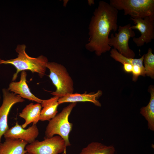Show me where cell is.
Listing matches in <instances>:
<instances>
[{
  "label": "cell",
  "mask_w": 154,
  "mask_h": 154,
  "mask_svg": "<svg viewBox=\"0 0 154 154\" xmlns=\"http://www.w3.org/2000/svg\"><path fill=\"white\" fill-rule=\"evenodd\" d=\"M118 10L109 3L100 1L98 7L93 12L89 25L88 42L85 45L86 49L94 52L98 56L109 51V35L112 31H116Z\"/></svg>",
  "instance_id": "6da1fadb"
},
{
  "label": "cell",
  "mask_w": 154,
  "mask_h": 154,
  "mask_svg": "<svg viewBox=\"0 0 154 154\" xmlns=\"http://www.w3.org/2000/svg\"><path fill=\"white\" fill-rule=\"evenodd\" d=\"M26 48L25 44L18 45L16 49L18 54L17 58L7 60L0 59V64H11L16 68V71L13 75L12 81L16 80L19 72L26 70L37 73L41 78L45 74L48 62L47 58L42 55L37 58L31 57L26 52Z\"/></svg>",
  "instance_id": "7a4b0ae2"
},
{
  "label": "cell",
  "mask_w": 154,
  "mask_h": 154,
  "mask_svg": "<svg viewBox=\"0 0 154 154\" xmlns=\"http://www.w3.org/2000/svg\"><path fill=\"white\" fill-rule=\"evenodd\" d=\"M76 103H72L64 108L62 111L49 121L45 131V138L58 135L64 140L66 147L70 145L69 135L72 130V124L68 117Z\"/></svg>",
  "instance_id": "3957f363"
},
{
  "label": "cell",
  "mask_w": 154,
  "mask_h": 154,
  "mask_svg": "<svg viewBox=\"0 0 154 154\" xmlns=\"http://www.w3.org/2000/svg\"><path fill=\"white\" fill-rule=\"evenodd\" d=\"M47 68L50 71L49 77L56 88L51 94L60 98L73 93L74 82L66 68L56 62H48Z\"/></svg>",
  "instance_id": "277c9868"
},
{
  "label": "cell",
  "mask_w": 154,
  "mask_h": 154,
  "mask_svg": "<svg viewBox=\"0 0 154 154\" xmlns=\"http://www.w3.org/2000/svg\"><path fill=\"white\" fill-rule=\"evenodd\" d=\"M109 4L133 19L154 17V0H110Z\"/></svg>",
  "instance_id": "5b68a950"
},
{
  "label": "cell",
  "mask_w": 154,
  "mask_h": 154,
  "mask_svg": "<svg viewBox=\"0 0 154 154\" xmlns=\"http://www.w3.org/2000/svg\"><path fill=\"white\" fill-rule=\"evenodd\" d=\"M130 24L124 26H119L118 28V33L114 35H111L109 39V45L113 46L114 48L123 56L128 58H134L135 56L134 52L131 49L129 45V41L131 38L135 36V32L131 28Z\"/></svg>",
  "instance_id": "8992f818"
},
{
  "label": "cell",
  "mask_w": 154,
  "mask_h": 154,
  "mask_svg": "<svg viewBox=\"0 0 154 154\" xmlns=\"http://www.w3.org/2000/svg\"><path fill=\"white\" fill-rule=\"evenodd\" d=\"M66 147L63 139L57 135L42 141L36 140L27 145L25 150L31 154H59L66 152Z\"/></svg>",
  "instance_id": "52a82bcc"
},
{
  "label": "cell",
  "mask_w": 154,
  "mask_h": 154,
  "mask_svg": "<svg viewBox=\"0 0 154 154\" xmlns=\"http://www.w3.org/2000/svg\"><path fill=\"white\" fill-rule=\"evenodd\" d=\"M3 101L0 107V143L2 136L9 129L8 116L12 107L16 104L23 102L24 99L7 89H2Z\"/></svg>",
  "instance_id": "ba28073f"
},
{
  "label": "cell",
  "mask_w": 154,
  "mask_h": 154,
  "mask_svg": "<svg viewBox=\"0 0 154 154\" xmlns=\"http://www.w3.org/2000/svg\"><path fill=\"white\" fill-rule=\"evenodd\" d=\"M135 25L131 26V28L137 29L140 32L139 37H134L133 40L136 45L140 47L145 43H149L154 38V17H147L144 18H131Z\"/></svg>",
  "instance_id": "9c48e42d"
},
{
  "label": "cell",
  "mask_w": 154,
  "mask_h": 154,
  "mask_svg": "<svg viewBox=\"0 0 154 154\" xmlns=\"http://www.w3.org/2000/svg\"><path fill=\"white\" fill-rule=\"evenodd\" d=\"M38 134L39 130L36 124H33L31 126L25 129L17 122L14 126L9 128L3 136L5 138L22 140L29 144L36 140Z\"/></svg>",
  "instance_id": "30bf717a"
},
{
  "label": "cell",
  "mask_w": 154,
  "mask_h": 154,
  "mask_svg": "<svg viewBox=\"0 0 154 154\" xmlns=\"http://www.w3.org/2000/svg\"><path fill=\"white\" fill-rule=\"evenodd\" d=\"M27 73L25 71H22L20 81L17 82L12 81L11 82L7 89L23 99L41 104L42 100L37 97L31 92L27 83Z\"/></svg>",
  "instance_id": "8fae6325"
},
{
  "label": "cell",
  "mask_w": 154,
  "mask_h": 154,
  "mask_svg": "<svg viewBox=\"0 0 154 154\" xmlns=\"http://www.w3.org/2000/svg\"><path fill=\"white\" fill-rule=\"evenodd\" d=\"M102 92L100 90H98L96 93H87L85 92L81 94L78 93H73L59 98L58 102L59 105L67 102L72 103L88 102L93 103L97 106L101 107V104L97 99L102 96Z\"/></svg>",
  "instance_id": "7c38bea8"
},
{
  "label": "cell",
  "mask_w": 154,
  "mask_h": 154,
  "mask_svg": "<svg viewBox=\"0 0 154 154\" xmlns=\"http://www.w3.org/2000/svg\"><path fill=\"white\" fill-rule=\"evenodd\" d=\"M28 143L23 140L5 138L0 143V154H25L27 153L25 147Z\"/></svg>",
  "instance_id": "4fadbf2b"
},
{
  "label": "cell",
  "mask_w": 154,
  "mask_h": 154,
  "mask_svg": "<svg viewBox=\"0 0 154 154\" xmlns=\"http://www.w3.org/2000/svg\"><path fill=\"white\" fill-rule=\"evenodd\" d=\"M42 106L40 103H31L27 105L19 113V116L25 120L22 126L25 128L31 123L36 124L40 121Z\"/></svg>",
  "instance_id": "5bb4252c"
},
{
  "label": "cell",
  "mask_w": 154,
  "mask_h": 154,
  "mask_svg": "<svg viewBox=\"0 0 154 154\" xmlns=\"http://www.w3.org/2000/svg\"><path fill=\"white\" fill-rule=\"evenodd\" d=\"M59 98L58 96H54L48 99L42 100L40 104L43 108L41 111L40 121H49L56 116L58 112Z\"/></svg>",
  "instance_id": "9a60e30c"
},
{
  "label": "cell",
  "mask_w": 154,
  "mask_h": 154,
  "mask_svg": "<svg viewBox=\"0 0 154 154\" xmlns=\"http://www.w3.org/2000/svg\"><path fill=\"white\" fill-rule=\"evenodd\" d=\"M149 91L150 94V99L147 105L143 107L140 109V114L147 121L148 128L154 130V88L153 86H150Z\"/></svg>",
  "instance_id": "2e32d148"
},
{
  "label": "cell",
  "mask_w": 154,
  "mask_h": 154,
  "mask_svg": "<svg viewBox=\"0 0 154 154\" xmlns=\"http://www.w3.org/2000/svg\"><path fill=\"white\" fill-rule=\"evenodd\" d=\"M115 148L98 142H92L83 148L80 154H114Z\"/></svg>",
  "instance_id": "e0dca14e"
},
{
  "label": "cell",
  "mask_w": 154,
  "mask_h": 154,
  "mask_svg": "<svg viewBox=\"0 0 154 154\" xmlns=\"http://www.w3.org/2000/svg\"><path fill=\"white\" fill-rule=\"evenodd\" d=\"M110 56L116 61L122 64L128 63L133 65H137L143 68H144L143 66V60L144 55L140 58L137 59L128 58L126 57L120 53L114 48H112L110 51Z\"/></svg>",
  "instance_id": "ac0fdd59"
},
{
  "label": "cell",
  "mask_w": 154,
  "mask_h": 154,
  "mask_svg": "<svg viewBox=\"0 0 154 154\" xmlns=\"http://www.w3.org/2000/svg\"><path fill=\"white\" fill-rule=\"evenodd\" d=\"M151 48H149L147 52L144 54L143 62L145 74L152 79L154 78V55Z\"/></svg>",
  "instance_id": "d6986e66"
},
{
  "label": "cell",
  "mask_w": 154,
  "mask_h": 154,
  "mask_svg": "<svg viewBox=\"0 0 154 154\" xmlns=\"http://www.w3.org/2000/svg\"><path fill=\"white\" fill-rule=\"evenodd\" d=\"M132 73V80L134 82L137 81L139 76H145V68H142L137 65H133Z\"/></svg>",
  "instance_id": "ffe728a7"
},
{
  "label": "cell",
  "mask_w": 154,
  "mask_h": 154,
  "mask_svg": "<svg viewBox=\"0 0 154 154\" xmlns=\"http://www.w3.org/2000/svg\"><path fill=\"white\" fill-rule=\"evenodd\" d=\"M122 64L123 65V70L125 72L128 73L132 72L133 65L128 63H124Z\"/></svg>",
  "instance_id": "44dd1931"
},
{
  "label": "cell",
  "mask_w": 154,
  "mask_h": 154,
  "mask_svg": "<svg viewBox=\"0 0 154 154\" xmlns=\"http://www.w3.org/2000/svg\"><path fill=\"white\" fill-rule=\"evenodd\" d=\"M88 4L90 6L92 4H94V0H88Z\"/></svg>",
  "instance_id": "7402d4cb"
},
{
  "label": "cell",
  "mask_w": 154,
  "mask_h": 154,
  "mask_svg": "<svg viewBox=\"0 0 154 154\" xmlns=\"http://www.w3.org/2000/svg\"><path fill=\"white\" fill-rule=\"evenodd\" d=\"M63 154H66V151L63 153Z\"/></svg>",
  "instance_id": "603a6c76"
},
{
  "label": "cell",
  "mask_w": 154,
  "mask_h": 154,
  "mask_svg": "<svg viewBox=\"0 0 154 154\" xmlns=\"http://www.w3.org/2000/svg\"><path fill=\"white\" fill-rule=\"evenodd\" d=\"M31 154L27 152V153H26V154Z\"/></svg>",
  "instance_id": "cb8c5ba5"
},
{
  "label": "cell",
  "mask_w": 154,
  "mask_h": 154,
  "mask_svg": "<svg viewBox=\"0 0 154 154\" xmlns=\"http://www.w3.org/2000/svg\"><path fill=\"white\" fill-rule=\"evenodd\" d=\"M1 96H0V100H1Z\"/></svg>",
  "instance_id": "d4e9b609"
}]
</instances>
